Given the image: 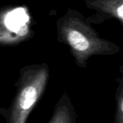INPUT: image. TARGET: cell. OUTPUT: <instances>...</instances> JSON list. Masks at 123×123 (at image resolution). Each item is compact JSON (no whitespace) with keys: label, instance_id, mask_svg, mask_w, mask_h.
Here are the masks:
<instances>
[{"label":"cell","instance_id":"6da1fadb","mask_svg":"<svg viewBox=\"0 0 123 123\" xmlns=\"http://www.w3.org/2000/svg\"><path fill=\"white\" fill-rule=\"evenodd\" d=\"M56 40L68 47L75 64L86 68L94 56H114L120 52L117 44L100 37L79 10L68 9L56 21Z\"/></svg>","mask_w":123,"mask_h":123},{"label":"cell","instance_id":"8992f818","mask_svg":"<svg viewBox=\"0 0 123 123\" xmlns=\"http://www.w3.org/2000/svg\"><path fill=\"white\" fill-rule=\"evenodd\" d=\"M118 84L116 91V111L114 123H123V76L118 79Z\"/></svg>","mask_w":123,"mask_h":123},{"label":"cell","instance_id":"5b68a950","mask_svg":"<svg viewBox=\"0 0 123 123\" xmlns=\"http://www.w3.org/2000/svg\"><path fill=\"white\" fill-rule=\"evenodd\" d=\"M78 115L73 101L67 92L60 96L51 117L46 123H77Z\"/></svg>","mask_w":123,"mask_h":123},{"label":"cell","instance_id":"3957f363","mask_svg":"<svg viewBox=\"0 0 123 123\" xmlns=\"http://www.w3.org/2000/svg\"><path fill=\"white\" fill-rule=\"evenodd\" d=\"M34 35L27 7L7 5L0 8V46H18Z\"/></svg>","mask_w":123,"mask_h":123},{"label":"cell","instance_id":"7a4b0ae2","mask_svg":"<svg viewBox=\"0 0 123 123\" xmlns=\"http://www.w3.org/2000/svg\"><path fill=\"white\" fill-rule=\"evenodd\" d=\"M49 79L47 63H33L19 69L10 105L7 110H0L6 123H27L30 114L46 90Z\"/></svg>","mask_w":123,"mask_h":123},{"label":"cell","instance_id":"277c9868","mask_svg":"<svg viewBox=\"0 0 123 123\" xmlns=\"http://www.w3.org/2000/svg\"><path fill=\"white\" fill-rule=\"evenodd\" d=\"M87 9L94 10L85 18L90 25H99L106 20L116 19L123 25V0H84Z\"/></svg>","mask_w":123,"mask_h":123}]
</instances>
